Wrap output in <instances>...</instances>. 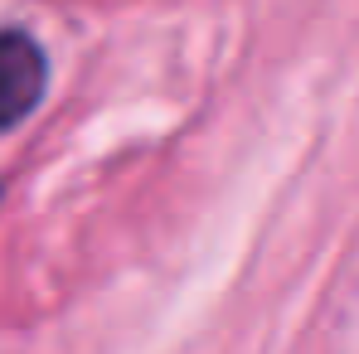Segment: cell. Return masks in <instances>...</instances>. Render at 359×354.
Masks as SVG:
<instances>
[{
	"label": "cell",
	"mask_w": 359,
	"mask_h": 354,
	"mask_svg": "<svg viewBox=\"0 0 359 354\" xmlns=\"http://www.w3.org/2000/svg\"><path fill=\"white\" fill-rule=\"evenodd\" d=\"M49 83V59L25 29H0V131L20 126L39 107Z\"/></svg>",
	"instance_id": "6da1fadb"
}]
</instances>
